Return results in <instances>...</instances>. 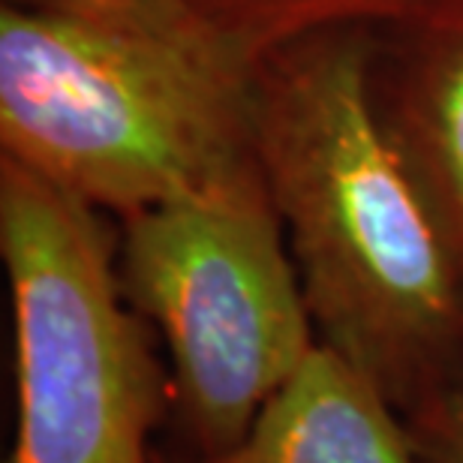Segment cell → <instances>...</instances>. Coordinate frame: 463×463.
<instances>
[{
  "label": "cell",
  "mask_w": 463,
  "mask_h": 463,
  "mask_svg": "<svg viewBox=\"0 0 463 463\" xmlns=\"http://www.w3.org/2000/svg\"><path fill=\"white\" fill-rule=\"evenodd\" d=\"M256 156L319 344L401 415L463 388V259L388 133L370 31L253 70Z\"/></svg>",
  "instance_id": "cell-1"
},
{
  "label": "cell",
  "mask_w": 463,
  "mask_h": 463,
  "mask_svg": "<svg viewBox=\"0 0 463 463\" xmlns=\"http://www.w3.org/2000/svg\"><path fill=\"white\" fill-rule=\"evenodd\" d=\"M0 156L118 217L253 165V70L193 13L99 22L0 4Z\"/></svg>",
  "instance_id": "cell-2"
},
{
  "label": "cell",
  "mask_w": 463,
  "mask_h": 463,
  "mask_svg": "<svg viewBox=\"0 0 463 463\" xmlns=\"http://www.w3.org/2000/svg\"><path fill=\"white\" fill-rule=\"evenodd\" d=\"M118 274L169 349L172 415L193 463L235 449L319 344L259 160L120 217Z\"/></svg>",
  "instance_id": "cell-3"
},
{
  "label": "cell",
  "mask_w": 463,
  "mask_h": 463,
  "mask_svg": "<svg viewBox=\"0 0 463 463\" xmlns=\"http://www.w3.org/2000/svg\"><path fill=\"white\" fill-rule=\"evenodd\" d=\"M0 259L13 304L9 463H160L172 370L127 301L103 211L0 156Z\"/></svg>",
  "instance_id": "cell-4"
},
{
  "label": "cell",
  "mask_w": 463,
  "mask_h": 463,
  "mask_svg": "<svg viewBox=\"0 0 463 463\" xmlns=\"http://www.w3.org/2000/svg\"><path fill=\"white\" fill-rule=\"evenodd\" d=\"M376 70L379 112L463 259V0H437L394 27Z\"/></svg>",
  "instance_id": "cell-5"
},
{
  "label": "cell",
  "mask_w": 463,
  "mask_h": 463,
  "mask_svg": "<svg viewBox=\"0 0 463 463\" xmlns=\"http://www.w3.org/2000/svg\"><path fill=\"white\" fill-rule=\"evenodd\" d=\"M211 463H421L401 410L326 344Z\"/></svg>",
  "instance_id": "cell-6"
},
{
  "label": "cell",
  "mask_w": 463,
  "mask_h": 463,
  "mask_svg": "<svg viewBox=\"0 0 463 463\" xmlns=\"http://www.w3.org/2000/svg\"><path fill=\"white\" fill-rule=\"evenodd\" d=\"M437 0H184L250 70L268 54L307 36L335 31H373L410 22Z\"/></svg>",
  "instance_id": "cell-7"
},
{
  "label": "cell",
  "mask_w": 463,
  "mask_h": 463,
  "mask_svg": "<svg viewBox=\"0 0 463 463\" xmlns=\"http://www.w3.org/2000/svg\"><path fill=\"white\" fill-rule=\"evenodd\" d=\"M421 463H463V388L403 415Z\"/></svg>",
  "instance_id": "cell-8"
},
{
  "label": "cell",
  "mask_w": 463,
  "mask_h": 463,
  "mask_svg": "<svg viewBox=\"0 0 463 463\" xmlns=\"http://www.w3.org/2000/svg\"><path fill=\"white\" fill-rule=\"evenodd\" d=\"M0 4L52 15L99 18V22H156L190 13L184 0H0Z\"/></svg>",
  "instance_id": "cell-9"
},
{
  "label": "cell",
  "mask_w": 463,
  "mask_h": 463,
  "mask_svg": "<svg viewBox=\"0 0 463 463\" xmlns=\"http://www.w3.org/2000/svg\"><path fill=\"white\" fill-rule=\"evenodd\" d=\"M160 463H193L190 458H165V455H160Z\"/></svg>",
  "instance_id": "cell-10"
}]
</instances>
